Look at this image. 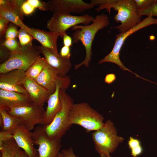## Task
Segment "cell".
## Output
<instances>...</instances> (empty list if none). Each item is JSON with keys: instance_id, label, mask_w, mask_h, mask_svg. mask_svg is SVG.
Masks as SVG:
<instances>
[{"instance_id": "6da1fadb", "label": "cell", "mask_w": 157, "mask_h": 157, "mask_svg": "<svg viewBox=\"0 0 157 157\" xmlns=\"http://www.w3.org/2000/svg\"><path fill=\"white\" fill-rule=\"evenodd\" d=\"M92 3L97 5V12L106 9L109 13L113 8L117 11L114 17L117 23L120 24L114 28L119 33L126 32L140 24L142 21V16L138 15L135 0H93Z\"/></svg>"}, {"instance_id": "7a4b0ae2", "label": "cell", "mask_w": 157, "mask_h": 157, "mask_svg": "<svg viewBox=\"0 0 157 157\" xmlns=\"http://www.w3.org/2000/svg\"><path fill=\"white\" fill-rule=\"evenodd\" d=\"M110 21L108 16L102 13L96 16L92 23L86 25H77L72 28L74 31L72 35L73 42L82 43L85 50L86 56L81 63L75 64L74 68L77 70L82 65L88 67L92 55V47L93 40L97 33L100 30L108 26Z\"/></svg>"}, {"instance_id": "3957f363", "label": "cell", "mask_w": 157, "mask_h": 157, "mask_svg": "<svg viewBox=\"0 0 157 157\" xmlns=\"http://www.w3.org/2000/svg\"><path fill=\"white\" fill-rule=\"evenodd\" d=\"M59 97L61 103L60 110L56 114L51 123L44 126L45 133L50 139H61L71 125L69 122V114L73 99L66 92L60 89Z\"/></svg>"}, {"instance_id": "277c9868", "label": "cell", "mask_w": 157, "mask_h": 157, "mask_svg": "<svg viewBox=\"0 0 157 157\" xmlns=\"http://www.w3.org/2000/svg\"><path fill=\"white\" fill-rule=\"evenodd\" d=\"M104 120L101 115L85 102L74 104L69 116L71 125H79L85 129L87 132L101 128L104 124Z\"/></svg>"}, {"instance_id": "5b68a950", "label": "cell", "mask_w": 157, "mask_h": 157, "mask_svg": "<svg viewBox=\"0 0 157 157\" xmlns=\"http://www.w3.org/2000/svg\"><path fill=\"white\" fill-rule=\"evenodd\" d=\"M95 149L100 157H108L113 152L124 138L118 136L113 122L107 121L100 129L92 133Z\"/></svg>"}, {"instance_id": "8992f818", "label": "cell", "mask_w": 157, "mask_h": 157, "mask_svg": "<svg viewBox=\"0 0 157 157\" xmlns=\"http://www.w3.org/2000/svg\"><path fill=\"white\" fill-rule=\"evenodd\" d=\"M41 53L32 43L21 46L17 51L11 52L8 59L0 65V74L21 69L26 71Z\"/></svg>"}, {"instance_id": "52a82bcc", "label": "cell", "mask_w": 157, "mask_h": 157, "mask_svg": "<svg viewBox=\"0 0 157 157\" xmlns=\"http://www.w3.org/2000/svg\"><path fill=\"white\" fill-rule=\"evenodd\" d=\"M94 18L85 14L76 16L70 14L53 13L47 23V27L50 31L58 34L62 38L66 30L80 24L88 25L92 22Z\"/></svg>"}, {"instance_id": "ba28073f", "label": "cell", "mask_w": 157, "mask_h": 157, "mask_svg": "<svg viewBox=\"0 0 157 157\" xmlns=\"http://www.w3.org/2000/svg\"><path fill=\"white\" fill-rule=\"evenodd\" d=\"M153 24H157V18H154L151 16H148L134 27L126 32L119 33L116 35L112 50L104 58L100 60L99 62V63H112L117 65L121 69L124 70H128L131 72L124 66L119 58V55L122 47L125 40L129 36L143 28Z\"/></svg>"}, {"instance_id": "9c48e42d", "label": "cell", "mask_w": 157, "mask_h": 157, "mask_svg": "<svg viewBox=\"0 0 157 157\" xmlns=\"http://www.w3.org/2000/svg\"><path fill=\"white\" fill-rule=\"evenodd\" d=\"M7 110L10 115L21 118L23 124L29 131L34 129L36 125H44L45 110L43 107L36 106L32 103L10 108Z\"/></svg>"}, {"instance_id": "30bf717a", "label": "cell", "mask_w": 157, "mask_h": 157, "mask_svg": "<svg viewBox=\"0 0 157 157\" xmlns=\"http://www.w3.org/2000/svg\"><path fill=\"white\" fill-rule=\"evenodd\" d=\"M32 133L35 144L38 146V157H57L62 146L61 139H49L42 125L35 127Z\"/></svg>"}, {"instance_id": "8fae6325", "label": "cell", "mask_w": 157, "mask_h": 157, "mask_svg": "<svg viewBox=\"0 0 157 157\" xmlns=\"http://www.w3.org/2000/svg\"><path fill=\"white\" fill-rule=\"evenodd\" d=\"M70 82L69 76H60L55 91L50 95L47 101V105L45 110L43 126L50 124L56 114L60 110L61 103L59 95L60 89L66 90L69 86Z\"/></svg>"}, {"instance_id": "7c38bea8", "label": "cell", "mask_w": 157, "mask_h": 157, "mask_svg": "<svg viewBox=\"0 0 157 157\" xmlns=\"http://www.w3.org/2000/svg\"><path fill=\"white\" fill-rule=\"evenodd\" d=\"M47 3L49 10L53 13L70 14L81 13L94 6L82 0H51Z\"/></svg>"}, {"instance_id": "4fadbf2b", "label": "cell", "mask_w": 157, "mask_h": 157, "mask_svg": "<svg viewBox=\"0 0 157 157\" xmlns=\"http://www.w3.org/2000/svg\"><path fill=\"white\" fill-rule=\"evenodd\" d=\"M26 76V72L21 69L14 70L6 73L0 74V89L28 95L23 85Z\"/></svg>"}, {"instance_id": "5bb4252c", "label": "cell", "mask_w": 157, "mask_h": 157, "mask_svg": "<svg viewBox=\"0 0 157 157\" xmlns=\"http://www.w3.org/2000/svg\"><path fill=\"white\" fill-rule=\"evenodd\" d=\"M13 135L17 145L29 157H38L37 149L35 147L32 132L27 129L23 124L18 126Z\"/></svg>"}, {"instance_id": "9a60e30c", "label": "cell", "mask_w": 157, "mask_h": 157, "mask_svg": "<svg viewBox=\"0 0 157 157\" xmlns=\"http://www.w3.org/2000/svg\"><path fill=\"white\" fill-rule=\"evenodd\" d=\"M23 85L32 103L43 107L51 94L49 92L35 80L26 76L24 79Z\"/></svg>"}, {"instance_id": "2e32d148", "label": "cell", "mask_w": 157, "mask_h": 157, "mask_svg": "<svg viewBox=\"0 0 157 157\" xmlns=\"http://www.w3.org/2000/svg\"><path fill=\"white\" fill-rule=\"evenodd\" d=\"M35 47L44 55L47 63L56 69L60 76L65 77L67 76L72 67L70 59L58 56L49 49L42 46Z\"/></svg>"}, {"instance_id": "e0dca14e", "label": "cell", "mask_w": 157, "mask_h": 157, "mask_svg": "<svg viewBox=\"0 0 157 157\" xmlns=\"http://www.w3.org/2000/svg\"><path fill=\"white\" fill-rule=\"evenodd\" d=\"M32 103L29 96L16 92L0 89V108L6 110Z\"/></svg>"}, {"instance_id": "ac0fdd59", "label": "cell", "mask_w": 157, "mask_h": 157, "mask_svg": "<svg viewBox=\"0 0 157 157\" xmlns=\"http://www.w3.org/2000/svg\"><path fill=\"white\" fill-rule=\"evenodd\" d=\"M27 32L39 42L42 46L49 49L56 55L60 56L57 46V39L59 36L58 34L51 31H46L30 28Z\"/></svg>"}, {"instance_id": "d6986e66", "label": "cell", "mask_w": 157, "mask_h": 157, "mask_svg": "<svg viewBox=\"0 0 157 157\" xmlns=\"http://www.w3.org/2000/svg\"><path fill=\"white\" fill-rule=\"evenodd\" d=\"M60 76L56 69L47 63L35 80L51 94L55 91Z\"/></svg>"}, {"instance_id": "ffe728a7", "label": "cell", "mask_w": 157, "mask_h": 157, "mask_svg": "<svg viewBox=\"0 0 157 157\" xmlns=\"http://www.w3.org/2000/svg\"><path fill=\"white\" fill-rule=\"evenodd\" d=\"M22 119L20 117L12 116L7 110L0 108V126L1 131L9 132L13 134L15 129L21 124Z\"/></svg>"}, {"instance_id": "44dd1931", "label": "cell", "mask_w": 157, "mask_h": 157, "mask_svg": "<svg viewBox=\"0 0 157 157\" xmlns=\"http://www.w3.org/2000/svg\"><path fill=\"white\" fill-rule=\"evenodd\" d=\"M0 17L13 23L26 32L29 28L23 23L17 12L8 5L0 6Z\"/></svg>"}, {"instance_id": "7402d4cb", "label": "cell", "mask_w": 157, "mask_h": 157, "mask_svg": "<svg viewBox=\"0 0 157 157\" xmlns=\"http://www.w3.org/2000/svg\"><path fill=\"white\" fill-rule=\"evenodd\" d=\"M47 63L45 58L40 56L26 71V76L35 80Z\"/></svg>"}, {"instance_id": "603a6c76", "label": "cell", "mask_w": 157, "mask_h": 157, "mask_svg": "<svg viewBox=\"0 0 157 157\" xmlns=\"http://www.w3.org/2000/svg\"><path fill=\"white\" fill-rule=\"evenodd\" d=\"M20 149L13 138L4 143L0 147L1 157H15Z\"/></svg>"}, {"instance_id": "cb8c5ba5", "label": "cell", "mask_w": 157, "mask_h": 157, "mask_svg": "<svg viewBox=\"0 0 157 157\" xmlns=\"http://www.w3.org/2000/svg\"><path fill=\"white\" fill-rule=\"evenodd\" d=\"M128 144L131 151V155L133 157H137L142 154L143 149L138 139L130 137L128 140Z\"/></svg>"}, {"instance_id": "d4e9b609", "label": "cell", "mask_w": 157, "mask_h": 157, "mask_svg": "<svg viewBox=\"0 0 157 157\" xmlns=\"http://www.w3.org/2000/svg\"><path fill=\"white\" fill-rule=\"evenodd\" d=\"M25 0H0V6L8 5L16 10L19 14L22 20L24 18V14L22 9V6Z\"/></svg>"}, {"instance_id": "484cf974", "label": "cell", "mask_w": 157, "mask_h": 157, "mask_svg": "<svg viewBox=\"0 0 157 157\" xmlns=\"http://www.w3.org/2000/svg\"><path fill=\"white\" fill-rule=\"evenodd\" d=\"M21 46H25L32 43L33 37L25 30L21 29L18 30L17 37Z\"/></svg>"}, {"instance_id": "4316f807", "label": "cell", "mask_w": 157, "mask_h": 157, "mask_svg": "<svg viewBox=\"0 0 157 157\" xmlns=\"http://www.w3.org/2000/svg\"><path fill=\"white\" fill-rule=\"evenodd\" d=\"M2 45L11 52L17 51L21 46L16 39H6L3 42Z\"/></svg>"}, {"instance_id": "83f0119b", "label": "cell", "mask_w": 157, "mask_h": 157, "mask_svg": "<svg viewBox=\"0 0 157 157\" xmlns=\"http://www.w3.org/2000/svg\"><path fill=\"white\" fill-rule=\"evenodd\" d=\"M137 13L141 16H157V1L153 5L145 8L137 10Z\"/></svg>"}, {"instance_id": "f1b7e54d", "label": "cell", "mask_w": 157, "mask_h": 157, "mask_svg": "<svg viewBox=\"0 0 157 157\" xmlns=\"http://www.w3.org/2000/svg\"><path fill=\"white\" fill-rule=\"evenodd\" d=\"M138 10L147 8L154 4L156 0H135Z\"/></svg>"}, {"instance_id": "f546056e", "label": "cell", "mask_w": 157, "mask_h": 157, "mask_svg": "<svg viewBox=\"0 0 157 157\" xmlns=\"http://www.w3.org/2000/svg\"><path fill=\"white\" fill-rule=\"evenodd\" d=\"M18 31L15 26L10 25L5 32V37L6 39H16L17 37Z\"/></svg>"}, {"instance_id": "4dcf8cb0", "label": "cell", "mask_w": 157, "mask_h": 157, "mask_svg": "<svg viewBox=\"0 0 157 157\" xmlns=\"http://www.w3.org/2000/svg\"><path fill=\"white\" fill-rule=\"evenodd\" d=\"M27 1L31 6L35 8H38L42 11L49 10L47 3L38 0H27Z\"/></svg>"}, {"instance_id": "1f68e13d", "label": "cell", "mask_w": 157, "mask_h": 157, "mask_svg": "<svg viewBox=\"0 0 157 157\" xmlns=\"http://www.w3.org/2000/svg\"><path fill=\"white\" fill-rule=\"evenodd\" d=\"M13 138L12 133L8 132L1 131L0 132V147L4 143Z\"/></svg>"}, {"instance_id": "d6a6232c", "label": "cell", "mask_w": 157, "mask_h": 157, "mask_svg": "<svg viewBox=\"0 0 157 157\" xmlns=\"http://www.w3.org/2000/svg\"><path fill=\"white\" fill-rule=\"evenodd\" d=\"M35 8L25 0L22 6V9L24 14L29 15L32 13Z\"/></svg>"}, {"instance_id": "836d02e7", "label": "cell", "mask_w": 157, "mask_h": 157, "mask_svg": "<svg viewBox=\"0 0 157 157\" xmlns=\"http://www.w3.org/2000/svg\"><path fill=\"white\" fill-rule=\"evenodd\" d=\"M9 22L6 19L0 17V35L2 37L6 32Z\"/></svg>"}, {"instance_id": "e575fe53", "label": "cell", "mask_w": 157, "mask_h": 157, "mask_svg": "<svg viewBox=\"0 0 157 157\" xmlns=\"http://www.w3.org/2000/svg\"><path fill=\"white\" fill-rule=\"evenodd\" d=\"M59 54L62 58L70 59L71 56L70 47L64 46L61 48Z\"/></svg>"}, {"instance_id": "d590c367", "label": "cell", "mask_w": 157, "mask_h": 157, "mask_svg": "<svg viewBox=\"0 0 157 157\" xmlns=\"http://www.w3.org/2000/svg\"><path fill=\"white\" fill-rule=\"evenodd\" d=\"M7 49H4L1 47L0 48V62L4 60L6 61L9 58L10 53Z\"/></svg>"}, {"instance_id": "8d00e7d4", "label": "cell", "mask_w": 157, "mask_h": 157, "mask_svg": "<svg viewBox=\"0 0 157 157\" xmlns=\"http://www.w3.org/2000/svg\"><path fill=\"white\" fill-rule=\"evenodd\" d=\"M62 38H63L64 46L70 47L72 46L73 41L71 37L67 35L66 33L64 35Z\"/></svg>"}, {"instance_id": "74e56055", "label": "cell", "mask_w": 157, "mask_h": 157, "mask_svg": "<svg viewBox=\"0 0 157 157\" xmlns=\"http://www.w3.org/2000/svg\"><path fill=\"white\" fill-rule=\"evenodd\" d=\"M62 152L66 157H78L75 155L73 149L71 147L67 149H63Z\"/></svg>"}, {"instance_id": "f35d334b", "label": "cell", "mask_w": 157, "mask_h": 157, "mask_svg": "<svg viewBox=\"0 0 157 157\" xmlns=\"http://www.w3.org/2000/svg\"><path fill=\"white\" fill-rule=\"evenodd\" d=\"M116 79V77L114 74H107L104 79L105 82L108 84H110L113 82Z\"/></svg>"}, {"instance_id": "ab89813d", "label": "cell", "mask_w": 157, "mask_h": 157, "mask_svg": "<svg viewBox=\"0 0 157 157\" xmlns=\"http://www.w3.org/2000/svg\"><path fill=\"white\" fill-rule=\"evenodd\" d=\"M15 157H29L23 150L20 149L17 152Z\"/></svg>"}, {"instance_id": "60d3db41", "label": "cell", "mask_w": 157, "mask_h": 157, "mask_svg": "<svg viewBox=\"0 0 157 157\" xmlns=\"http://www.w3.org/2000/svg\"><path fill=\"white\" fill-rule=\"evenodd\" d=\"M57 157H66L62 153L60 152Z\"/></svg>"}, {"instance_id": "b9f144b4", "label": "cell", "mask_w": 157, "mask_h": 157, "mask_svg": "<svg viewBox=\"0 0 157 157\" xmlns=\"http://www.w3.org/2000/svg\"><path fill=\"white\" fill-rule=\"evenodd\" d=\"M108 157H111V156H108Z\"/></svg>"}]
</instances>
